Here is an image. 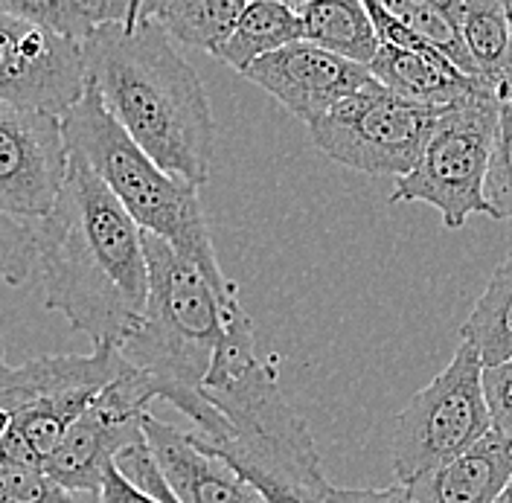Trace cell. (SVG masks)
<instances>
[{
    "label": "cell",
    "instance_id": "cell-1",
    "mask_svg": "<svg viewBox=\"0 0 512 503\" xmlns=\"http://www.w3.org/2000/svg\"><path fill=\"white\" fill-rule=\"evenodd\" d=\"M38 265L47 309L94 346L120 349L146 315V233L73 152L56 207L38 221Z\"/></svg>",
    "mask_w": 512,
    "mask_h": 503
},
{
    "label": "cell",
    "instance_id": "cell-2",
    "mask_svg": "<svg viewBox=\"0 0 512 503\" xmlns=\"http://www.w3.org/2000/svg\"><path fill=\"white\" fill-rule=\"evenodd\" d=\"M82 53L88 82L128 137L163 172L192 187L207 184L216 140L213 108L192 64L152 18V0H143L126 24L94 32Z\"/></svg>",
    "mask_w": 512,
    "mask_h": 503
},
{
    "label": "cell",
    "instance_id": "cell-3",
    "mask_svg": "<svg viewBox=\"0 0 512 503\" xmlns=\"http://www.w3.org/2000/svg\"><path fill=\"white\" fill-rule=\"evenodd\" d=\"M204 396L233 434L222 445L198 440L242 474L265 503H326L332 486L320 469L315 437L280 387V358L256 355L248 315L230 326Z\"/></svg>",
    "mask_w": 512,
    "mask_h": 503
},
{
    "label": "cell",
    "instance_id": "cell-4",
    "mask_svg": "<svg viewBox=\"0 0 512 503\" xmlns=\"http://www.w3.org/2000/svg\"><path fill=\"white\" fill-rule=\"evenodd\" d=\"M149 303L134 335L120 355L149 381L155 402L181 410L207 445L230 440V422L204 396L207 376L216 364L230 326L245 315L242 303H222L207 277L146 233Z\"/></svg>",
    "mask_w": 512,
    "mask_h": 503
},
{
    "label": "cell",
    "instance_id": "cell-5",
    "mask_svg": "<svg viewBox=\"0 0 512 503\" xmlns=\"http://www.w3.org/2000/svg\"><path fill=\"white\" fill-rule=\"evenodd\" d=\"M62 126L67 149L94 169L137 227L195 265L222 303H239L236 285L219 265L198 187L163 172L108 114L91 82L82 102L62 117Z\"/></svg>",
    "mask_w": 512,
    "mask_h": 503
},
{
    "label": "cell",
    "instance_id": "cell-6",
    "mask_svg": "<svg viewBox=\"0 0 512 503\" xmlns=\"http://www.w3.org/2000/svg\"><path fill=\"white\" fill-rule=\"evenodd\" d=\"M126 370L117 346L88 355L62 352L9 364L0 346V410L12 419L0 442V463L44 469L67 428Z\"/></svg>",
    "mask_w": 512,
    "mask_h": 503
},
{
    "label": "cell",
    "instance_id": "cell-7",
    "mask_svg": "<svg viewBox=\"0 0 512 503\" xmlns=\"http://www.w3.org/2000/svg\"><path fill=\"white\" fill-rule=\"evenodd\" d=\"M501 126V99L486 91L443 108L416 166L396 181L390 204H428L443 227L460 230L472 216H489L486 178Z\"/></svg>",
    "mask_w": 512,
    "mask_h": 503
},
{
    "label": "cell",
    "instance_id": "cell-8",
    "mask_svg": "<svg viewBox=\"0 0 512 503\" xmlns=\"http://www.w3.org/2000/svg\"><path fill=\"white\" fill-rule=\"evenodd\" d=\"M492 434V419L483 399V361L469 341H460L443 373L416 390L396 419L393 474L396 483H411L469 451Z\"/></svg>",
    "mask_w": 512,
    "mask_h": 503
},
{
    "label": "cell",
    "instance_id": "cell-9",
    "mask_svg": "<svg viewBox=\"0 0 512 503\" xmlns=\"http://www.w3.org/2000/svg\"><path fill=\"white\" fill-rule=\"evenodd\" d=\"M440 114L443 108L402 99L373 82L306 128L323 155L355 172L399 181L422 158Z\"/></svg>",
    "mask_w": 512,
    "mask_h": 503
},
{
    "label": "cell",
    "instance_id": "cell-10",
    "mask_svg": "<svg viewBox=\"0 0 512 503\" xmlns=\"http://www.w3.org/2000/svg\"><path fill=\"white\" fill-rule=\"evenodd\" d=\"M152 402L155 393L149 381L126 361L123 376L105 387L94 405L67 428L59 448L44 463V472L73 495H99L117 457L146 440L143 419L152 413Z\"/></svg>",
    "mask_w": 512,
    "mask_h": 503
},
{
    "label": "cell",
    "instance_id": "cell-11",
    "mask_svg": "<svg viewBox=\"0 0 512 503\" xmlns=\"http://www.w3.org/2000/svg\"><path fill=\"white\" fill-rule=\"evenodd\" d=\"M88 91L82 44L0 6V102L64 117Z\"/></svg>",
    "mask_w": 512,
    "mask_h": 503
},
{
    "label": "cell",
    "instance_id": "cell-12",
    "mask_svg": "<svg viewBox=\"0 0 512 503\" xmlns=\"http://www.w3.org/2000/svg\"><path fill=\"white\" fill-rule=\"evenodd\" d=\"M70 169L62 117L0 102V213L44 221Z\"/></svg>",
    "mask_w": 512,
    "mask_h": 503
},
{
    "label": "cell",
    "instance_id": "cell-13",
    "mask_svg": "<svg viewBox=\"0 0 512 503\" xmlns=\"http://www.w3.org/2000/svg\"><path fill=\"white\" fill-rule=\"evenodd\" d=\"M242 76L274 96L288 114H294L306 126L318 123L335 105L376 82L370 67L332 56L309 41L288 44L259 59Z\"/></svg>",
    "mask_w": 512,
    "mask_h": 503
},
{
    "label": "cell",
    "instance_id": "cell-14",
    "mask_svg": "<svg viewBox=\"0 0 512 503\" xmlns=\"http://www.w3.org/2000/svg\"><path fill=\"white\" fill-rule=\"evenodd\" d=\"M143 434L178 503H265L242 474L198 440V434L178 431L155 413H146Z\"/></svg>",
    "mask_w": 512,
    "mask_h": 503
},
{
    "label": "cell",
    "instance_id": "cell-15",
    "mask_svg": "<svg viewBox=\"0 0 512 503\" xmlns=\"http://www.w3.org/2000/svg\"><path fill=\"white\" fill-rule=\"evenodd\" d=\"M512 477V440L486 434L469 451L405 483L416 503H498Z\"/></svg>",
    "mask_w": 512,
    "mask_h": 503
},
{
    "label": "cell",
    "instance_id": "cell-16",
    "mask_svg": "<svg viewBox=\"0 0 512 503\" xmlns=\"http://www.w3.org/2000/svg\"><path fill=\"white\" fill-rule=\"evenodd\" d=\"M370 73L382 88L402 99L428 105V108H448L469 96L492 91L478 79L460 73L454 64L437 62V59L408 53L399 47H387V44H382L379 56L370 64Z\"/></svg>",
    "mask_w": 512,
    "mask_h": 503
},
{
    "label": "cell",
    "instance_id": "cell-17",
    "mask_svg": "<svg viewBox=\"0 0 512 503\" xmlns=\"http://www.w3.org/2000/svg\"><path fill=\"white\" fill-rule=\"evenodd\" d=\"M303 27V41L370 67L382 50L367 0H303L294 3Z\"/></svg>",
    "mask_w": 512,
    "mask_h": 503
},
{
    "label": "cell",
    "instance_id": "cell-18",
    "mask_svg": "<svg viewBox=\"0 0 512 503\" xmlns=\"http://www.w3.org/2000/svg\"><path fill=\"white\" fill-rule=\"evenodd\" d=\"M303 41V27L294 3L280 0H251L245 3L236 30L224 41L216 59L236 73H245L248 67L288 44Z\"/></svg>",
    "mask_w": 512,
    "mask_h": 503
},
{
    "label": "cell",
    "instance_id": "cell-19",
    "mask_svg": "<svg viewBox=\"0 0 512 503\" xmlns=\"http://www.w3.org/2000/svg\"><path fill=\"white\" fill-rule=\"evenodd\" d=\"M478 79L498 94L510 76V24L501 0H451Z\"/></svg>",
    "mask_w": 512,
    "mask_h": 503
},
{
    "label": "cell",
    "instance_id": "cell-20",
    "mask_svg": "<svg viewBox=\"0 0 512 503\" xmlns=\"http://www.w3.org/2000/svg\"><path fill=\"white\" fill-rule=\"evenodd\" d=\"M245 0H152V18L163 32L216 59L224 41L236 30Z\"/></svg>",
    "mask_w": 512,
    "mask_h": 503
},
{
    "label": "cell",
    "instance_id": "cell-21",
    "mask_svg": "<svg viewBox=\"0 0 512 503\" xmlns=\"http://www.w3.org/2000/svg\"><path fill=\"white\" fill-rule=\"evenodd\" d=\"M460 341L478 349L483 370L512 361V251L492 271L489 285L460 329Z\"/></svg>",
    "mask_w": 512,
    "mask_h": 503
},
{
    "label": "cell",
    "instance_id": "cell-22",
    "mask_svg": "<svg viewBox=\"0 0 512 503\" xmlns=\"http://www.w3.org/2000/svg\"><path fill=\"white\" fill-rule=\"evenodd\" d=\"M6 12L27 18L32 24L53 30L62 38H70L76 44H85L94 32L111 24L131 21L143 0H30V3H0Z\"/></svg>",
    "mask_w": 512,
    "mask_h": 503
},
{
    "label": "cell",
    "instance_id": "cell-23",
    "mask_svg": "<svg viewBox=\"0 0 512 503\" xmlns=\"http://www.w3.org/2000/svg\"><path fill=\"white\" fill-rule=\"evenodd\" d=\"M382 3L393 18H399L416 35H422L446 62L454 64L460 73L478 79V70L466 50L463 30L451 9V0H382Z\"/></svg>",
    "mask_w": 512,
    "mask_h": 503
},
{
    "label": "cell",
    "instance_id": "cell-24",
    "mask_svg": "<svg viewBox=\"0 0 512 503\" xmlns=\"http://www.w3.org/2000/svg\"><path fill=\"white\" fill-rule=\"evenodd\" d=\"M38 268V224L0 213V280L27 285Z\"/></svg>",
    "mask_w": 512,
    "mask_h": 503
},
{
    "label": "cell",
    "instance_id": "cell-25",
    "mask_svg": "<svg viewBox=\"0 0 512 503\" xmlns=\"http://www.w3.org/2000/svg\"><path fill=\"white\" fill-rule=\"evenodd\" d=\"M88 495H73L44 469L0 463V503H85Z\"/></svg>",
    "mask_w": 512,
    "mask_h": 503
},
{
    "label": "cell",
    "instance_id": "cell-26",
    "mask_svg": "<svg viewBox=\"0 0 512 503\" xmlns=\"http://www.w3.org/2000/svg\"><path fill=\"white\" fill-rule=\"evenodd\" d=\"M489 219L512 221V105L501 102V126L486 178Z\"/></svg>",
    "mask_w": 512,
    "mask_h": 503
},
{
    "label": "cell",
    "instance_id": "cell-27",
    "mask_svg": "<svg viewBox=\"0 0 512 503\" xmlns=\"http://www.w3.org/2000/svg\"><path fill=\"white\" fill-rule=\"evenodd\" d=\"M114 466L126 474L128 480H131L137 489H143L146 495H152L155 501L178 503V498L172 495V489H169V483H166V477L160 474L158 463H155V457H152L149 442L146 440L126 448V451L117 457V463H114Z\"/></svg>",
    "mask_w": 512,
    "mask_h": 503
},
{
    "label": "cell",
    "instance_id": "cell-28",
    "mask_svg": "<svg viewBox=\"0 0 512 503\" xmlns=\"http://www.w3.org/2000/svg\"><path fill=\"white\" fill-rule=\"evenodd\" d=\"M483 399L489 408L492 431L512 440V361L483 370Z\"/></svg>",
    "mask_w": 512,
    "mask_h": 503
},
{
    "label": "cell",
    "instance_id": "cell-29",
    "mask_svg": "<svg viewBox=\"0 0 512 503\" xmlns=\"http://www.w3.org/2000/svg\"><path fill=\"white\" fill-rule=\"evenodd\" d=\"M326 503H416L405 483H393L387 489H344L332 486Z\"/></svg>",
    "mask_w": 512,
    "mask_h": 503
},
{
    "label": "cell",
    "instance_id": "cell-30",
    "mask_svg": "<svg viewBox=\"0 0 512 503\" xmlns=\"http://www.w3.org/2000/svg\"><path fill=\"white\" fill-rule=\"evenodd\" d=\"M99 503H160L152 495H146L143 489H137L126 474L117 466H111L105 474L102 492H99Z\"/></svg>",
    "mask_w": 512,
    "mask_h": 503
},
{
    "label": "cell",
    "instance_id": "cell-31",
    "mask_svg": "<svg viewBox=\"0 0 512 503\" xmlns=\"http://www.w3.org/2000/svg\"><path fill=\"white\" fill-rule=\"evenodd\" d=\"M498 99H501V102H510L512 105V76L501 82V88H498Z\"/></svg>",
    "mask_w": 512,
    "mask_h": 503
},
{
    "label": "cell",
    "instance_id": "cell-32",
    "mask_svg": "<svg viewBox=\"0 0 512 503\" xmlns=\"http://www.w3.org/2000/svg\"><path fill=\"white\" fill-rule=\"evenodd\" d=\"M504 12H507V24H510V76H512V0H504ZM507 76V79H510Z\"/></svg>",
    "mask_w": 512,
    "mask_h": 503
},
{
    "label": "cell",
    "instance_id": "cell-33",
    "mask_svg": "<svg viewBox=\"0 0 512 503\" xmlns=\"http://www.w3.org/2000/svg\"><path fill=\"white\" fill-rule=\"evenodd\" d=\"M9 422H12V419H9V416H6V413L0 410V442H3V437H6V431H9Z\"/></svg>",
    "mask_w": 512,
    "mask_h": 503
},
{
    "label": "cell",
    "instance_id": "cell-34",
    "mask_svg": "<svg viewBox=\"0 0 512 503\" xmlns=\"http://www.w3.org/2000/svg\"><path fill=\"white\" fill-rule=\"evenodd\" d=\"M498 503H512V477H510V483H507V489L501 492V498H498Z\"/></svg>",
    "mask_w": 512,
    "mask_h": 503
},
{
    "label": "cell",
    "instance_id": "cell-35",
    "mask_svg": "<svg viewBox=\"0 0 512 503\" xmlns=\"http://www.w3.org/2000/svg\"><path fill=\"white\" fill-rule=\"evenodd\" d=\"M88 503H99V495H91V498H88Z\"/></svg>",
    "mask_w": 512,
    "mask_h": 503
},
{
    "label": "cell",
    "instance_id": "cell-36",
    "mask_svg": "<svg viewBox=\"0 0 512 503\" xmlns=\"http://www.w3.org/2000/svg\"><path fill=\"white\" fill-rule=\"evenodd\" d=\"M88 498H91V495H88ZM85 503H88V501H85Z\"/></svg>",
    "mask_w": 512,
    "mask_h": 503
}]
</instances>
